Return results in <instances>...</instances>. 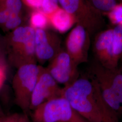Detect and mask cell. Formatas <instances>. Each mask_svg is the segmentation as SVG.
<instances>
[{
  "label": "cell",
  "instance_id": "1",
  "mask_svg": "<svg viewBox=\"0 0 122 122\" xmlns=\"http://www.w3.org/2000/svg\"><path fill=\"white\" fill-rule=\"evenodd\" d=\"M61 96L67 100L73 109L89 122H101L92 81L81 77L62 88Z\"/></svg>",
  "mask_w": 122,
  "mask_h": 122
},
{
  "label": "cell",
  "instance_id": "2",
  "mask_svg": "<svg viewBox=\"0 0 122 122\" xmlns=\"http://www.w3.org/2000/svg\"><path fill=\"white\" fill-rule=\"evenodd\" d=\"M35 32L31 26H19L4 39L8 62L16 69L29 64H37Z\"/></svg>",
  "mask_w": 122,
  "mask_h": 122
},
{
  "label": "cell",
  "instance_id": "3",
  "mask_svg": "<svg viewBox=\"0 0 122 122\" xmlns=\"http://www.w3.org/2000/svg\"><path fill=\"white\" fill-rule=\"evenodd\" d=\"M42 68L37 64L23 66L17 69L13 76L15 102L23 111L30 110L32 94Z\"/></svg>",
  "mask_w": 122,
  "mask_h": 122
},
{
  "label": "cell",
  "instance_id": "4",
  "mask_svg": "<svg viewBox=\"0 0 122 122\" xmlns=\"http://www.w3.org/2000/svg\"><path fill=\"white\" fill-rule=\"evenodd\" d=\"M33 111L34 122H89L62 96L44 103Z\"/></svg>",
  "mask_w": 122,
  "mask_h": 122
},
{
  "label": "cell",
  "instance_id": "5",
  "mask_svg": "<svg viewBox=\"0 0 122 122\" xmlns=\"http://www.w3.org/2000/svg\"><path fill=\"white\" fill-rule=\"evenodd\" d=\"M61 8L72 15L76 24L84 26L91 35L102 30L105 25L102 14L87 0H58Z\"/></svg>",
  "mask_w": 122,
  "mask_h": 122
},
{
  "label": "cell",
  "instance_id": "6",
  "mask_svg": "<svg viewBox=\"0 0 122 122\" xmlns=\"http://www.w3.org/2000/svg\"><path fill=\"white\" fill-rule=\"evenodd\" d=\"M78 66L66 51L61 49L46 69L57 83L65 86L79 77Z\"/></svg>",
  "mask_w": 122,
  "mask_h": 122
},
{
  "label": "cell",
  "instance_id": "7",
  "mask_svg": "<svg viewBox=\"0 0 122 122\" xmlns=\"http://www.w3.org/2000/svg\"><path fill=\"white\" fill-rule=\"evenodd\" d=\"M90 38L88 31L79 24H76L66 38V51L78 66L88 61Z\"/></svg>",
  "mask_w": 122,
  "mask_h": 122
},
{
  "label": "cell",
  "instance_id": "8",
  "mask_svg": "<svg viewBox=\"0 0 122 122\" xmlns=\"http://www.w3.org/2000/svg\"><path fill=\"white\" fill-rule=\"evenodd\" d=\"M61 89L43 66L32 94L30 110H34L44 103L61 96Z\"/></svg>",
  "mask_w": 122,
  "mask_h": 122
},
{
  "label": "cell",
  "instance_id": "9",
  "mask_svg": "<svg viewBox=\"0 0 122 122\" xmlns=\"http://www.w3.org/2000/svg\"><path fill=\"white\" fill-rule=\"evenodd\" d=\"M35 52L37 62L41 64L50 61L61 48L59 38L46 30H35Z\"/></svg>",
  "mask_w": 122,
  "mask_h": 122
},
{
  "label": "cell",
  "instance_id": "10",
  "mask_svg": "<svg viewBox=\"0 0 122 122\" xmlns=\"http://www.w3.org/2000/svg\"><path fill=\"white\" fill-rule=\"evenodd\" d=\"M113 28L102 30L96 34L93 50L97 61L107 68H113L118 66L113 59Z\"/></svg>",
  "mask_w": 122,
  "mask_h": 122
},
{
  "label": "cell",
  "instance_id": "11",
  "mask_svg": "<svg viewBox=\"0 0 122 122\" xmlns=\"http://www.w3.org/2000/svg\"><path fill=\"white\" fill-rule=\"evenodd\" d=\"M93 75H99L105 79L117 95L122 104V71L118 66L113 68H107L97 61L92 66Z\"/></svg>",
  "mask_w": 122,
  "mask_h": 122
},
{
  "label": "cell",
  "instance_id": "12",
  "mask_svg": "<svg viewBox=\"0 0 122 122\" xmlns=\"http://www.w3.org/2000/svg\"><path fill=\"white\" fill-rule=\"evenodd\" d=\"M100 90V93L105 103L116 111L118 114L122 112V104L117 95L108 82L101 76L94 75Z\"/></svg>",
  "mask_w": 122,
  "mask_h": 122
},
{
  "label": "cell",
  "instance_id": "13",
  "mask_svg": "<svg viewBox=\"0 0 122 122\" xmlns=\"http://www.w3.org/2000/svg\"><path fill=\"white\" fill-rule=\"evenodd\" d=\"M48 17L49 24L61 33H65L76 23L72 15L59 7Z\"/></svg>",
  "mask_w": 122,
  "mask_h": 122
},
{
  "label": "cell",
  "instance_id": "14",
  "mask_svg": "<svg viewBox=\"0 0 122 122\" xmlns=\"http://www.w3.org/2000/svg\"><path fill=\"white\" fill-rule=\"evenodd\" d=\"M91 81L94 88L96 103L101 116V122H118V114L105 103L96 79L92 78Z\"/></svg>",
  "mask_w": 122,
  "mask_h": 122
},
{
  "label": "cell",
  "instance_id": "15",
  "mask_svg": "<svg viewBox=\"0 0 122 122\" xmlns=\"http://www.w3.org/2000/svg\"><path fill=\"white\" fill-rule=\"evenodd\" d=\"M113 30V59L118 66L122 54V23L115 25Z\"/></svg>",
  "mask_w": 122,
  "mask_h": 122
},
{
  "label": "cell",
  "instance_id": "16",
  "mask_svg": "<svg viewBox=\"0 0 122 122\" xmlns=\"http://www.w3.org/2000/svg\"><path fill=\"white\" fill-rule=\"evenodd\" d=\"M30 23L31 27L35 30H45L50 24L48 16L39 10H35L31 13Z\"/></svg>",
  "mask_w": 122,
  "mask_h": 122
},
{
  "label": "cell",
  "instance_id": "17",
  "mask_svg": "<svg viewBox=\"0 0 122 122\" xmlns=\"http://www.w3.org/2000/svg\"><path fill=\"white\" fill-rule=\"evenodd\" d=\"M90 4L103 15L109 12L118 4L117 0H87Z\"/></svg>",
  "mask_w": 122,
  "mask_h": 122
},
{
  "label": "cell",
  "instance_id": "18",
  "mask_svg": "<svg viewBox=\"0 0 122 122\" xmlns=\"http://www.w3.org/2000/svg\"><path fill=\"white\" fill-rule=\"evenodd\" d=\"M0 5L14 15H20L22 8L21 0H0Z\"/></svg>",
  "mask_w": 122,
  "mask_h": 122
},
{
  "label": "cell",
  "instance_id": "19",
  "mask_svg": "<svg viewBox=\"0 0 122 122\" xmlns=\"http://www.w3.org/2000/svg\"><path fill=\"white\" fill-rule=\"evenodd\" d=\"M105 15L114 25L122 23V3H118Z\"/></svg>",
  "mask_w": 122,
  "mask_h": 122
},
{
  "label": "cell",
  "instance_id": "20",
  "mask_svg": "<svg viewBox=\"0 0 122 122\" xmlns=\"http://www.w3.org/2000/svg\"><path fill=\"white\" fill-rule=\"evenodd\" d=\"M22 22V19L20 15H15L10 18L9 20L1 26L3 30L6 31L13 30L19 27Z\"/></svg>",
  "mask_w": 122,
  "mask_h": 122
},
{
  "label": "cell",
  "instance_id": "21",
  "mask_svg": "<svg viewBox=\"0 0 122 122\" xmlns=\"http://www.w3.org/2000/svg\"><path fill=\"white\" fill-rule=\"evenodd\" d=\"M58 3V0H43L41 11L48 16L59 7Z\"/></svg>",
  "mask_w": 122,
  "mask_h": 122
},
{
  "label": "cell",
  "instance_id": "22",
  "mask_svg": "<svg viewBox=\"0 0 122 122\" xmlns=\"http://www.w3.org/2000/svg\"><path fill=\"white\" fill-rule=\"evenodd\" d=\"M25 115L14 113L3 116L0 118V122H22Z\"/></svg>",
  "mask_w": 122,
  "mask_h": 122
},
{
  "label": "cell",
  "instance_id": "23",
  "mask_svg": "<svg viewBox=\"0 0 122 122\" xmlns=\"http://www.w3.org/2000/svg\"><path fill=\"white\" fill-rule=\"evenodd\" d=\"M15 15H18L13 14L4 7L0 5V25H3L10 18Z\"/></svg>",
  "mask_w": 122,
  "mask_h": 122
},
{
  "label": "cell",
  "instance_id": "24",
  "mask_svg": "<svg viewBox=\"0 0 122 122\" xmlns=\"http://www.w3.org/2000/svg\"><path fill=\"white\" fill-rule=\"evenodd\" d=\"M22 1L27 6L38 10L41 8L43 0H22Z\"/></svg>",
  "mask_w": 122,
  "mask_h": 122
},
{
  "label": "cell",
  "instance_id": "25",
  "mask_svg": "<svg viewBox=\"0 0 122 122\" xmlns=\"http://www.w3.org/2000/svg\"><path fill=\"white\" fill-rule=\"evenodd\" d=\"M7 77V66L0 65V90L4 85Z\"/></svg>",
  "mask_w": 122,
  "mask_h": 122
},
{
  "label": "cell",
  "instance_id": "26",
  "mask_svg": "<svg viewBox=\"0 0 122 122\" xmlns=\"http://www.w3.org/2000/svg\"><path fill=\"white\" fill-rule=\"evenodd\" d=\"M0 65L7 66L6 54L4 52H0Z\"/></svg>",
  "mask_w": 122,
  "mask_h": 122
},
{
  "label": "cell",
  "instance_id": "27",
  "mask_svg": "<svg viewBox=\"0 0 122 122\" xmlns=\"http://www.w3.org/2000/svg\"><path fill=\"white\" fill-rule=\"evenodd\" d=\"M0 52H4L6 54L4 39H3L2 40L1 39H0Z\"/></svg>",
  "mask_w": 122,
  "mask_h": 122
},
{
  "label": "cell",
  "instance_id": "28",
  "mask_svg": "<svg viewBox=\"0 0 122 122\" xmlns=\"http://www.w3.org/2000/svg\"><path fill=\"white\" fill-rule=\"evenodd\" d=\"M22 122H30V121H29V120L28 119V117H27V116H26V115H25V117L24 118V119H23V121H22Z\"/></svg>",
  "mask_w": 122,
  "mask_h": 122
},
{
  "label": "cell",
  "instance_id": "29",
  "mask_svg": "<svg viewBox=\"0 0 122 122\" xmlns=\"http://www.w3.org/2000/svg\"><path fill=\"white\" fill-rule=\"evenodd\" d=\"M3 116H4V114H3L2 111V110L0 108V118L2 117Z\"/></svg>",
  "mask_w": 122,
  "mask_h": 122
},
{
  "label": "cell",
  "instance_id": "30",
  "mask_svg": "<svg viewBox=\"0 0 122 122\" xmlns=\"http://www.w3.org/2000/svg\"><path fill=\"white\" fill-rule=\"evenodd\" d=\"M120 61H122V55H121V57H120Z\"/></svg>",
  "mask_w": 122,
  "mask_h": 122
},
{
  "label": "cell",
  "instance_id": "31",
  "mask_svg": "<svg viewBox=\"0 0 122 122\" xmlns=\"http://www.w3.org/2000/svg\"><path fill=\"white\" fill-rule=\"evenodd\" d=\"M119 0L121 1V3H122V0Z\"/></svg>",
  "mask_w": 122,
  "mask_h": 122
},
{
  "label": "cell",
  "instance_id": "32",
  "mask_svg": "<svg viewBox=\"0 0 122 122\" xmlns=\"http://www.w3.org/2000/svg\"><path fill=\"white\" fill-rule=\"evenodd\" d=\"M121 68V71H122V67H121V68Z\"/></svg>",
  "mask_w": 122,
  "mask_h": 122
}]
</instances>
